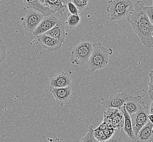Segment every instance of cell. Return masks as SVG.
<instances>
[{
  "mask_svg": "<svg viewBox=\"0 0 153 142\" xmlns=\"http://www.w3.org/2000/svg\"><path fill=\"white\" fill-rule=\"evenodd\" d=\"M152 37H153V32H152Z\"/></svg>",
  "mask_w": 153,
  "mask_h": 142,
  "instance_id": "cell-33",
  "label": "cell"
},
{
  "mask_svg": "<svg viewBox=\"0 0 153 142\" xmlns=\"http://www.w3.org/2000/svg\"><path fill=\"white\" fill-rule=\"evenodd\" d=\"M120 110L124 115V125L123 130L128 136H129V138L132 140L135 137V134L134 133L133 129H132L130 115L126 111L124 105H123L122 108H120Z\"/></svg>",
  "mask_w": 153,
  "mask_h": 142,
  "instance_id": "cell-19",
  "label": "cell"
},
{
  "mask_svg": "<svg viewBox=\"0 0 153 142\" xmlns=\"http://www.w3.org/2000/svg\"><path fill=\"white\" fill-rule=\"evenodd\" d=\"M5 44L4 43V42H3L2 40L0 38V46H3V45H4Z\"/></svg>",
  "mask_w": 153,
  "mask_h": 142,
  "instance_id": "cell-32",
  "label": "cell"
},
{
  "mask_svg": "<svg viewBox=\"0 0 153 142\" xmlns=\"http://www.w3.org/2000/svg\"><path fill=\"white\" fill-rule=\"evenodd\" d=\"M146 10L147 12V16L149 19L152 24L153 25V6H146Z\"/></svg>",
  "mask_w": 153,
  "mask_h": 142,
  "instance_id": "cell-25",
  "label": "cell"
},
{
  "mask_svg": "<svg viewBox=\"0 0 153 142\" xmlns=\"http://www.w3.org/2000/svg\"><path fill=\"white\" fill-rule=\"evenodd\" d=\"M116 129L102 122L93 131L94 136L99 142H104L110 139Z\"/></svg>",
  "mask_w": 153,
  "mask_h": 142,
  "instance_id": "cell-12",
  "label": "cell"
},
{
  "mask_svg": "<svg viewBox=\"0 0 153 142\" xmlns=\"http://www.w3.org/2000/svg\"><path fill=\"white\" fill-rule=\"evenodd\" d=\"M93 51V44L89 42L80 43L71 53L70 61L74 65L82 66L88 63Z\"/></svg>",
  "mask_w": 153,
  "mask_h": 142,
  "instance_id": "cell-4",
  "label": "cell"
},
{
  "mask_svg": "<svg viewBox=\"0 0 153 142\" xmlns=\"http://www.w3.org/2000/svg\"><path fill=\"white\" fill-rule=\"evenodd\" d=\"M69 12L71 14H80V11L71 1H69L67 4Z\"/></svg>",
  "mask_w": 153,
  "mask_h": 142,
  "instance_id": "cell-23",
  "label": "cell"
},
{
  "mask_svg": "<svg viewBox=\"0 0 153 142\" xmlns=\"http://www.w3.org/2000/svg\"><path fill=\"white\" fill-rule=\"evenodd\" d=\"M71 74L72 72L71 70L59 73L53 77L51 78L49 81L50 86L56 88L65 87L71 86Z\"/></svg>",
  "mask_w": 153,
  "mask_h": 142,
  "instance_id": "cell-11",
  "label": "cell"
},
{
  "mask_svg": "<svg viewBox=\"0 0 153 142\" xmlns=\"http://www.w3.org/2000/svg\"></svg>",
  "mask_w": 153,
  "mask_h": 142,
  "instance_id": "cell-34",
  "label": "cell"
},
{
  "mask_svg": "<svg viewBox=\"0 0 153 142\" xmlns=\"http://www.w3.org/2000/svg\"><path fill=\"white\" fill-rule=\"evenodd\" d=\"M45 34L50 37L59 40L63 43L65 42L66 36L67 35V33L65 32L64 24L63 22L59 19L53 28L47 31Z\"/></svg>",
  "mask_w": 153,
  "mask_h": 142,
  "instance_id": "cell-17",
  "label": "cell"
},
{
  "mask_svg": "<svg viewBox=\"0 0 153 142\" xmlns=\"http://www.w3.org/2000/svg\"></svg>",
  "mask_w": 153,
  "mask_h": 142,
  "instance_id": "cell-35",
  "label": "cell"
},
{
  "mask_svg": "<svg viewBox=\"0 0 153 142\" xmlns=\"http://www.w3.org/2000/svg\"><path fill=\"white\" fill-rule=\"evenodd\" d=\"M49 90L55 99L56 103L60 106L64 105L65 103L71 99L73 96L71 86L60 88L50 86Z\"/></svg>",
  "mask_w": 153,
  "mask_h": 142,
  "instance_id": "cell-9",
  "label": "cell"
},
{
  "mask_svg": "<svg viewBox=\"0 0 153 142\" xmlns=\"http://www.w3.org/2000/svg\"><path fill=\"white\" fill-rule=\"evenodd\" d=\"M113 53L111 48H106L100 43L93 44V51L88 64L92 72L101 70L106 67L109 56Z\"/></svg>",
  "mask_w": 153,
  "mask_h": 142,
  "instance_id": "cell-2",
  "label": "cell"
},
{
  "mask_svg": "<svg viewBox=\"0 0 153 142\" xmlns=\"http://www.w3.org/2000/svg\"><path fill=\"white\" fill-rule=\"evenodd\" d=\"M107 4V18L110 22L126 17L131 12L134 5L130 0H110Z\"/></svg>",
  "mask_w": 153,
  "mask_h": 142,
  "instance_id": "cell-3",
  "label": "cell"
},
{
  "mask_svg": "<svg viewBox=\"0 0 153 142\" xmlns=\"http://www.w3.org/2000/svg\"><path fill=\"white\" fill-rule=\"evenodd\" d=\"M104 142H124L120 139H110Z\"/></svg>",
  "mask_w": 153,
  "mask_h": 142,
  "instance_id": "cell-27",
  "label": "cell"
},
{
  "mask_svg": "<svg viewBox=\"0 0 153 142\" xmlns=\"http://www.w3.org/2000/svg\"><path fill=\"white\" fill-rule=\"evenodd\" d=\"M67 18L66 24L70 28H75L80 24L81 21L80 14H71L69 13Z\"/></svg>",
  "mask_w": 153,
  "mask_h": 142,
  "instance_id": "cell-20",
  "label": "cell"
},
{
  "mask_svg": "<svg viewBox=\"0 0 153 142\" xmlns=\"http://www.w3.org/2000/svg\"><path fill=\"white\" fill-rule=\"evenodd\" d=\"M124 105L126 111L130 115L134 114L141 108L146 107L142 96H130Z\"/></svg>",
  "mask_w": 153,
  "mask_h": 142,
  "instance_id": "cell-15",
  "label": "cell"
},
{
  "mask_svg": "<svg viewBox=\"0 0 153 142\" xmlns=\"http://www.w3.org/2000/svg\"><path fill=\"white\" fill-rule=\"evenodd\" d=\"M37 38L38 42L42 47L49 51H57L61 48L63 44V43L59 40L50 37L45 34L38 36Z\"/></svg>",
  "mask_w": 153,
  "mask_h": 142,
  "instance_id": "cell-13",
  "label": "cell"
},
{
  "mask_svg": "<svg viewBox=\"0 0 153 142\" xmlns=\"http://www.w3.org/2000/svg\"><path fill=\"white\" fill-rule=\"evenodd\" d=\"M148 117L149 120L150 121V122L152 123V124L153 125V114H149L148 115Z\"/></svg>",
  "mask_w": 153,
  "mask_h": 142,
  "instance_id": "cell-31",
  "label": "cell"
},
{
  "mask_svg": "<svg viewBox=\"0 0 153 142\" xmlns=\"http://www.w3.org/2000/svg\"><path fill=\"white\" fill-rule=\"evenodd\" d=\"M149 114V109L147 107L141 108L140 110L131 115L132 126L134 133L136 136L139 131L149 121L148 116Z\"/></svg>",
  "mask_w": 153,
  "mask_h": 142,
  "instance_id": "cell-8",
  "label": "cell"
},
{
  "mask_svg": "<svg viewBox=\"0 0 153 142\" xmlns=\"http://www.w3.org/2000/svg\"><path fill=\"white\" fill-rule=\"evenodd\" d=\"M148 95L150 99L153 100V82L149 81L148 83Z\"/></svg>",
  "mask_w": 153,
  "mask_h": 142,
  "instance_id": "cell-26",
  "label": "cell"
},
{
  "mask_svg": "<svg viewBox=\"0 0 153 142\" xmlns=\"http://www.w3.org/2000/svg\"><path fill=\"white\" fill-rule=\"evenodd\" d=\"M132 142H152L153 141V125L149 120L135 136Z\"/></svg>",
  "mask_w": 153,
  "mask_h": 142,
  "instance_id": "cell-14",
  "label": "cell"
},
{
  "mask_svg": "<svg viewBox=\"0 0 153 142\" xmlns=\"http://www.w3.org/2000/svg\"><path fill=\"white\" fill-rule=\"evenodd\" d=\"M130 96L126 93H113L107 97L101 98V105L106 109H120Z\"/></svg>",
  "mask_w": 153,
  "mask_h": 142,
  "instance_id": "cell-7",
  "label": "cell"
},
{
  "mask_svg": "<svg viewBox=\"0 0 153 142\" xmlns=\"http://www.w3.org/2000/svg\"><path fill=\"white\" fill-rule=\"evenodd\" d=\"M93 131L94 130L92 126H89L87 133L85 136L83 137L79 142H100L94 137Z\"/></svg>",
  "mask_w": 153,
  "mask_h": 142,
  "instance_id": "cell-21",
  "label": "cell"
},
{
  "mask_svg": "<svg viewBox=\"0 0 153 142\" xmlns=\"http://www.w3.org/2000/svg\"><path fill=\"white\" fill-rule=\"evenodd\" d=\"M134 4L131 12L126 16L127 20L141 43L147 48H153V25L147 16L146 4L141 1H138Z\"/></svg>",
  "mask_w": 153,
  "mask_h": 142,
  "instance_id": "cell-1",
  "label": "cell"
},
{
  "mask_svg": "<svg viewBox=\"0 0 153 142\" xmlns=\"http://www.w3.org/2000/svg\"><path fill=\"white\" fill-rule=\"evenodd\" d=\"M43 6L49 8L56 13L62 15L66 8L60 0H39Z\"/></svg>",
  "mask_w": 153,
  "mask_h": 142,
  "instance_id": "cell-18",
  "label": "cell"
},
{
  "mask_svg": "<svg viewBox=\"0 0 153 142\" xmlns=\"http://www.w3.org/2000/svg\"><path fill=\"white\" fill-rule=\"evenodd\" d=\"M102 122L116 130H123L124 125V115L120 109L108 108L104 112Z\"/></svg>",
  "mask_w": 153,
  "mask_h": 142,
  "instance_id": "cell-5",
  "label": "cell"
},
{
  "mask_svg": "<svg viewBox=\"0 0 153 142\" xmlns=\"http://www.w3.org/2000/svg\"><path fill=\"white\" fill-rule=\"evenodd\" d=\"M44 16L34 9H28L24 18L22 19V24L26 31L33 32L40 24Z\"/></svg>",
  "mask_w": 153,
  "mask_h": 142,
  "instance_id": "cell-6",
  "label": "cell"
},
{
  "mask_svg": "<svg viewBox=\"0 0 153 142\" xmlns=\"http://www.w3.org/2000/svg\"><path fill=\"white\" fill-rule=\"evenodd\" d=\"M149 77L150 78V81L153 82V70L150 71L149 73Z\"/></svg>",
  "mask_w": 153,
  "mask_h": 142,
  "instance_id": "cell-29",
  "label": "cell"
},
{
  "mask_svg": "<svg viewBox=\"0 0 153 142\" xmlns=\"http://www.w3.org/2000/svg\"><path fill=\"white\" fill-rule=\"evenodd\" d=\"M58 20L59 19L56 16L55 13L44 16L40 24L33 32V34L34 36L37 37L40 34H45L47 31L53 28Z\"/></svg>",
  "mask_w": 153,
  "mask_h": 142,
  "instance_id": "cell-10",
  "label": "cell"
},
{
  "mask_svg": "<svg viewBox=\"0 0 153 142\" xmlns=\"http://www.w3.org/2000/svg\"><path fill=\"white\" fill-rule=\"evenodd\" d=\"M71 1L77 7V8L82 11L85 9L88 3V0H71Z\"/></svg>",
  "mask_w": 153,
  "mask_h": 142,
  "instance_id": "cell-22",
  "label": "cell"
},
{
  "mask_svg": "<svg viewBox=\"0 0 153 142\" xmlns=\"http://www.w3.org/2000/svg\"><path fill=\"white\" fill-rule=\"evenodd\" d=\"M60 1H61L62 4H63L64 6H67V3H68L69 1H71V0H60Z\"/></svg>",
  "mask_w": 153,
  "mask_h": 142,
  "instance_id": "cell-30",
  "label": "cell"
},
{
  "mask_svg": "<svg viewBox=\"0 0 153 142\" xmlns=\"http://www.w3.org/2000/svg\"><path fill=\"white\" fill-rule=\"evenodd\" d=\"M25 9H32L42 13L43 16H46L56 13L55 11L43 6L39 0H23Z\"/></svg>",
  "mask_w": 153,
  "mask_h": 142,
  "instance_id": "cell-16",
  "label": "cell"
},
{
  "mask_svg": "<svg viewBox=\"0 0 153 142\" xmlns=\"http://www.w3.org/2000/svg\"><path fill=\"white\" fill-rule=\"evenodd\" d=\"M6 44L0 46V64L3 62L6 58Z\"/></svg>",
  "mask_w": 153,
  "mask_h": 142,
  "instance_id": "cell-24",
  "label": "cell"
},
{
  "mask_svg": "<svg viewBox=\"0 0 153 142\" xmlns=\"http://www.w3.org/2000/svg\"><path fill=\"white\" fill-rule=\"evenodd\" d=\"M149 114H153V101L150 104V108H149Z\"/></svg>",
  "mask_w": 153,
  "mask_h": 142,
  "instance_id": "cell-28",
  "label": "cell"
}]
</instances>
